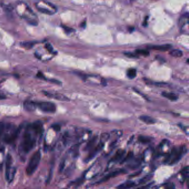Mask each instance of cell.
Masks as SVG:
<instances>
[{
  "label": "cell",
  "instance_id": "4316f807",
  "mask_svg": "<svg viewBox=\"0 0 189 189\" xmlns=\"http://www.w3.org/2000/svg\"><path fill=\"white\" fill-rule=\"evenodd\" d=\"M109 137H110V136H109V134L108 133H103L101 135V137H100V142H102L103 143L105 142L109 138Z\"/></svg>",
  "mask_w": 189,
  "mask_h": 189
},
{
  "label": "cell",
  "instance_id": "d590c367",
  "mask_svg": "<svg viewBox=\"0 0 189 189\" xmlns=\"http://www.w3.org/2000/svg\"><path fill=\"white\" fill-rule=\"evenodd\" d=\"M51 82H53V83H54V84H62V82H61L60 81H58V80H55V79H51V80H49Z\"/></svg>",
  "mask_w": 189,
  "mask_h": 189
},
{
  "label": "cell",
  "instance_id": "8d00e7d4",
  "mask_svg": "<svg viewBox=\"0 0 189 189\" xmlns=\"http://www.w3.org/2000/svg\"><path fill=\"white\" fill-rule=\"evenodd\" d=\"M151 184H148L147 185H144V186H141L140 188H138V189H148L149 187H150V186Z\"/></svg>",
  "mask_w": 189,
  "mask_h": 189
},
{
  "label": "cell",
  "instance_id": "7402d4cb",
  "mask_svg": "<svg viewBox=\"0 0 189 189\" xmlns=\"http://www.w3.org/2000/svg\"><path fill=\"white\" fill-rule=\"evenodd\" d=\"M138 140L141 143H144V144H147V143L150 142L152 139L150 137H148L141 136L139 137Z\"/></svg>",
  "mask_w": 189,
  "mask_h": 189
},
{
  "label": "cell",
  "instance_id": "836d02e7",
  "mask_svg": "<svg viewBox=\"0 0 189 189\" xmlns=\"http://www.w3.org/2000/svg\"><path fill=\"white\" fill-rule=\"evenodd\" d=\"M45 47V48L48 50L49 52H52L53 51V48H52V45H51L50 44H47Z\"/></svg>",
  "mask_w": 189,
  "mask_h": 189
},
{
  "label": "cell",
  "instance_id": "cb8c5ba5",
  "mask_svg": "<svg viewBox=\"0 0 189 189\" xmlns=\"http://www.w3.org/2000/svg\"><path fill=\"white\" fill-rule=\"evenodd\" d=\"M136 54L138 55H141L144 57H148L150 53L149 52L145 49H138L136 50Z\"/></svg>",
  "mask_w": 189,
  "mask_h": 189
},
{
  "label": "cell",
  "instance_id": "d6986e66",
  "mask_svg": "<svg viewBox=\"0 0 189 189\" xmlns=\"http://www.w3.org/2000/svg\"><path fill=\"white\" fill-rule=\"evenodd\" d=\"M162 96H163L165 98L171 100V101H176L178 99V96L174 93H170V92H162Z\"/></svg>",
  "mask_w": 189,
  "mask_h": 189
},
{
  "label": "cell",
  "instance_id": "484cf974",
  "mask_svg": "<svg viewBox=\"0 0 189 189\" xmlns=\"http://www.w3.org/2000/svg\"><path fill=\"white\" fill-rule=\"evenodd\" d=\"M181 174L182 176L188 179V176H189V168H188V166L185 167L181 171Z\"/></svg>",
  "mask_w": 189,
  "mask_h": 189
},
{
  "label": "cell",
  "instance_id": "5b68a950",
  "mask_svg": "<svg viewBox=\"0 0 189 189\" xmlns=\"http://www.w3.org/2000/svg\"><path fill=\"white\" fill-rule=\"evenodd\" d=\"M41 158V153L40 150L34 153L29 161L26 168V174L30 176L32 175L37 170Z\"/></svg>",
  "mask_w": 189,
  "mask_h": 189
},
{
  "label": "cell",
  "instance_id": "52a82bcc",
  "mask_svg": "<svg viewBox=\"0 0 189 189\" xmlns=\"http://www.w3.org/2000/svg\"><path fill=\"white\" fill-rule=\"evenodd\" d=\"M36 103L37 107L45 112L54 113L56 111V106L53 103L50 102H39Z\"/></svg>",
  "mask_w": 189,
  "mask_h": 189
},
{
  "label": "cell",
  "instance_id": "8992f818",
  "mask_svg": "<svg viewBox=\"0 0 189 189\" xmlns=\"http://www.w3.org/2000/svg\"><path fill=\"white\" fill-rule=\"evenodd\" d=\"M36 140L31 136L29 131H26L23 137V141L22 143V149L25 153L29 152L34 147Z\"/></svg>",
  "mask_w": 189,
  "mask_h": 189
},
{
  "label": "cell",
  "instance_id": "7c38bea8",
  "mask_svg": "<svg viewBox=\"0 0 189 189\" xmlns=\"http://www.w3.org/2000/svg\"><path fill=\"white\" fill-rule=\"evenodd\" d=\"M189 13H186L180 17L179 21V25L182 28L184 27L186 25H188L189 23Z\"/></svg>",
  "mask_w": 189,
  "mask_h": 189
},
{
  "label": "cell",
  "instance_id": "8fae6325",
  "mask_svg": "<svg viewBox=\"0 0 189 189\" xmlns=\"http://www.w3.org/2000/svg\"><path fill=\"white\" fill-rule=\"evenodd\" d=\"M43 93H44L45 95L48 97L49 98H53L56 100H61V101H69L70 100L68 97H67L66 96H64L63 94H58V93H52V92H47V91H44Z\"/></svg>",
  "mask_w": 189,
  "mask_h": 189
},
{
  "label": "cell",
  "instance_id": "ac0fdd59",
  "mask_svg": "<svg viewBox=\"0 0 189 189\" xmlns=\"http://www.w3.org/2000/svg\"><path fill=\"white\" fill-rule=\"evenodd\" d=\"M136 186V183L131 181H126L123 184L119 185L117 189H130Z\"/></svg>",
  "mask_w": 189,
  "mask_h": 189
},
{
  "label": "cell",
  "instance_id": "e0dca14e",
  "mask_svg": "<svg viewBox=\"0 0 189 189\" xmlns=\"http://www.w3.org/2000/svg\"><path fill=\"white\" fill-rule=\"evenodd\" d=\"M171 48V45H170V44L154 45V46H152V47H150L151 49L159 50V51H161V52H165V51L168 50L170 49Z\"/></svg>",
  "mask_w": 189,
  "mask_h": 189
},
{
  "label": "cell",
  "instance_id": "603a6c76",
  "mask_svg": "<svg viewBox=\"0 0 189 189\" xmlns=\"http://www.w3.org/2000/svg\"><path fill=\"white\" fill-rule=\"evenodd\" d=\"M127 76L129 78H135L136 76V70L135 69H129L127 70Z\"/></svg>",
  "mask_w": 189,
  "mask_h": 189
},
{
  "label": "cell",
  "instance_id": "ba28073f",
  "mask_svg": "<svg viewBox=\"0 0 189 189\" xmlns=\"http://www.w3.org/2000/svg\"><path fill=\"white\" fill-rule=\"evenodd\" d=\"M127 173V171L123 169H116L115 170L111 172L110 173L106 175H105L104 177H102L101 179H100L99 180L98 182H97L96 184H101L102 182H105L107 181L108 180L111 179V178H113V177H115L119 175H121L122 174H125Z\"/></svg>",
  "mask_w": 189,
  "mask_h": 189
},
{
  "label": "cell",
  "instance_id": "5bb4252c",
  "mask_svg": "<svg viewBox=\"0 0 189 189\" xmlns=\"http://www.w3.org/2000/svg\"><path fill=\"white\" fill-rule=\"evenodd\" d=\"M32 129H33V131L34 132L37 134H42L43 132V126L41 122H36L33 123L31 126Z\"/></svg>",
  "mask_w": 189,
  "mask_h": 189
},
{
  "label": "cell",
  "instance_id": "ffe728a7",
  "mask_svg": "<svg viewBox=\"0 0 189 189\" xmlns=\"http://www.w3.org/2000/svg\"><path fill=\"white\" fill-rule=\"evenodd\" d=\"M170 55H171L172 57H176V58H179L181 57L183 55L182 52L181 50L179 49H174L171 51H170Z\"/></svg>",
  "mask_w": 189,
  "mask_h": 189
},
{
  "label": "cell",
  "instance_id": "4fadbf2b",
  "mask_svg": "<svg viewBox=\"0 0 189 189\" xmlns=\"http://www.w3.org/2000/svg\"><path fill=\"white\" fill-rule=\"evenodd\" d=\"M23 106L26 111L32 112L34 111L36 108V103L31 101H26L23 105Z\"/></svg>",
  "mask_w": 189,
  "mask_h": 189
},
{
  "label": "cell",
  "instance_id": "d4e9b609",
  "mask_svg": "<svg viewBox=\"0 0 189 189\" xmlns=\"http://www.w3.org/2000/svg\"><path fill=\"white\" fill-rule=\"evenodd\" d=\"M152 175H148L144 177L141 179H140V181H139V184H141V185L144 184L145 183H146L147 182L149 181L152 178Z\"/></svg>",
  "mask_w": 189,
  "mask_h": 189
},
{
  "label": "cell",
  "instance_id": "74e56055",
  "mask_svg": "<svg viewBox=\"0 0 189 189\" xmlns=\"http://www.w3.org/2000/svg\"><path fill=\"white\" fill-rule=\"evenodd\" d=\"M6 96H5V95H4L2 92H1V91H0V100H4V99H6Z\"/></svg>",
  "mask_w": 189,
  "mask_h": 189
},
{
  "label": "cell",
  "instance_id": "277c9868",
  "mask_svg": "<svg viewBox=\"0 0 189 189\" xmlns=\"http://www.w3.org/2000/svg\"><path fill=\"white\" fill-rule=\"evenodd\" d=\"M5 166L6 180L8 183H11L14 179V177L16 173V169L13 166L12 157L10 154H8L6 156Z\"/></svg>",
  "mask_w": 189,
  "mask_h": 189
},
{
  "label": "cell",
  "instance_id": "9a60e30c",
  "mask_svg": "<svg viewBox=\"0 0 189 189\" xmlns=\"http://www.w3.org/2000/svg\"><path fill=\"white\" fill-rule=\"evenodd\" d=\"M125 153V152L124 150L119 149L118 150L116 151V152L115 153V155L111 158V162H116L120 159H121L123 158Z\"/></svg>",
  "mask_w": 189,
  "mask_h": 189
},
{
  "label": "cell",
  "instance_id": "30bf717a",
  "mask_svg": "<svg viewBox=\"0 0 189 189\" xmlns=\"http://www.w3.org/2000/svg\"><path fill=\"white\" fill-rule=\"evenodd\" d=\"M104 146V143H103L102 142H100L98 144H97V145L92 150V151L90 153L89 156L86 158V161H89V160L92 159L99 152H100L103 149Z\"/></svg>",
  "mask_w": 189,
  "mask_h": 189
},
{
  "label": "cell",
  "instance_id": "7a4b0ae2",
  "mask_svg": "<svg viewBox=\"0 0 189 189\" xmlns=\"http://www.w3.org/2000/svg\"><path fill=\"white\" fill-rule=\"evenodd\" d=\"M188 149L185 145H182L179 147H175L171 150V153L165 159V162L168 164L173 165L181 159L182 156L187 153Z\"/></svg>",
  "mask_w": 189,
  "mask_h": 189
},
{
  "label": "cell",
  "instance_id": "f546056e",
  "mask_svg": "<svg viewBox=\"0 0 189 189\" xmlns=\"http://www.w3.org/2000/svg\"><path fill=\"white\" fill-rule=\"evenodd\" d=\"M37 78L39 79H41L42 80H47V79L45 78V76L43 75V74L41 72V71H39L37 74Z\"/></svg>",
  "mask_w": 189,
  "mask_h": 189
},
{
  "label": "cell",
  "instance_id": "e575fe53",
  "mask_svg": "<svg viewBox=\"0 0 189 189\" xmlns=\"http://www.w3.org/2000/svg\"><path fill=\"white\" fill-rule=\"evenodd\" d=\"M125 55L126 56H127L128 57H130V58H134L136 57V55L134 54L131 53H127L125 54Z\"/></svg>",
  "mask_w": 189,
  "mask_h": 189
},
{
  "label": "cell",
  "instance_id": "44dd1931",
  "mask_svg": "<svg viewBox=\"0 0 189 189\" xmlns=\"http://www.w3.org/2000/svg\"><path fill=\"white\" fill-rule=\"evenodd\" d=\"M97 137H93V138L87 143L85 149H86V150H90L91 148H92V147H93V145H94L95 143V142H96V140H97Z\"/></svg>",
  "mask_w": 189,
  "mask_h": 189
},
{
  "label": "cell",
  "instance_id": "83f0119b",
  "mask_svg": "<svg viewBox=\"0 0 189 189\" xmlns=\"http://www.w3.org/2000/svg\"><path fill=\"white\" fill-rule=\"evenodd\" d=\"M133 153H129L127 154V156H125V157L124 158V159H123V160H122V161H121V163H125V162H126V161H127V160H130V159H132V157H133Z\"/></svg>",
  "mask_w": 189,
  "mask_h": 189
},
{
  "label": "cell",
  "instance_id": "4dcf8cb0",
  "mask_svg": "<svg viewBox=\"0 0 189 189\" xmlns=\"http://www.w3.org/2000/svg\"><path fill=\"white\" fill-rule=\"evenodd\" d=\"M4 124L3 122H0V137L4 131Z\"/></svg>",
  "mask_w": 189,
  "mask_h": 189
},
{
  "label": "cell",
  "instance_id": "d6a6232c",
  "mask_svg": "<svg viewBox=\"0 0 189 189\" xmlns=\"http://www.w3.org/2000/svg\"><path fill=\"white\" fill-rule=\"evenodd\" d=\"M175 189V186L173 183H169L166 186L165 189Z\"/></svg>",
  "mask_w": 189,
  "mask_h": 189
},
{
  "label": "cell",
  "instance_id": "f1b7e54d",
  "mask_svg": "<svg viewBox=\"0 0 189 189\" xmlns=\"http://www.w3.org/2000/svg\"><path fill=\"white\" fill-rule=\"evenodd\" d=\"M52 128L55 131L58 132L61 130V126L58 124H54L52 126Z\"/></svg>",
  "mask_w": 189,
  "mask_h": 189
},
{
  "label": "cell",
  "instance_id": "6da1fadb",
  "mask_svg": "<svg viewBox=\"0 0 189 189\" xmlns=\"http://www.w3.org/2000/svg\"><path fill=\"white\" fill-rule=\"evenodd\" d=\"M17 12L20 16L27 21L29 24L37 25L38 20L37 15L29 7L28 5L23 3L19 4L17 6Z\"/></svg>",
  "mask_w": 189,
  "mask_h": 189
},
{
  "label": "cell",
  "instance_id": "3957f363",
  "mask_svg": "<svg viewBox=\"0 0 189 189\" xmlns=\"http://www.w3.org/2000/svg\"><path fill=\"white\" fill-rule=\"evenodd\" d=\"M38 11L48 15H52L57 12V8L52 3L45 0H40L36 4Z\"/></svg>",
  "mask_w": 189,
  "mask_h": 189
},
{
  "label": "cell",
  "instance_id": "9c48e42d",
  "mask_svg": "<svg viewBox=\"0 0 189 189\" xmlns=\"http://www.w3.org/2000/svg\"><path fill=\"white\" fill-rule=\"evenodd\" d=\"M20 130L18 129L15 130V131L10 133V134H7L4 136V142L7 144H11L13 143L16 140L18 135L20 133Z\"/></svg>",
  "mask_w": 189,
  "mask_h": 189
},
{
  "label": "cell",
  "instance_id": "1f68e13d",
  "mask_svg": "<svg viewBox=\"0 0 189 189\" xmlns=\"http://www.w3.org/2000/svg\"><path fill=\"white\" fill-rule=\"evenodd\" d=\"M34 44L32 43H23V45L24 47H26V48L27 49H29L31 48V47H33V45Z\"/></svg>",
  "mask_w": 189,
  "mask_h": 189
},
{
  "label": "cell",
  "instance_id": "2e32d148",
  "mask_svg": "<svg viewBox=\"0 0 189 189\" xmlns=\"http://www.w3.org/2000/svg\"><path fill=\"white\" fill-rule=\"evenodd\" d=\"M139 119L145 124H155L156 122V120L153 118L152 117L149 116L143 115L140 116L139 117Z\"/></svg>",
  "mask_w": 189,
  "mask_h": 189
}]
</instances>
